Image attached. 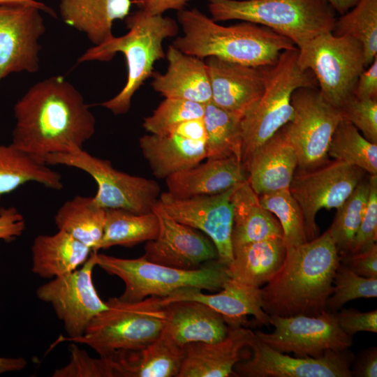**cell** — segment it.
<instances>
[{
  "label": "cell",
  "instance_id": "cell-49",
  "mask_svg": "<svg viewBox=\"0 0 377 377\" xmlns=\"http://www.w3.org/2000/svg\"><path fill=\"white\" fill-rule=\"evenodd\" d=\"M350 367L351 376L376 377L377 376V348L372 346L360 351L353 361Z\"/></svg>",
  "mask_w": 377,
  "mask_h": 377
},
{
  "label": "cell",
  "instance_id": "cell-26",
  "mask_svg": "<svg viewBox=\"0 0 377 377\" xmlns=\"http://www.w3.org/2000/svg\"><path fill=\"white\" fill-rule=\"evenodd\" d=\"M184 353V347L163 332L145 346L119 350L108 357L114 377H177Z\"/></svg>",
  "mask_w": 377,
  "mask_h": 377
},
{
  "label": "cell",
  "instance_id": "cell-30",
  "mask_svg": "<svg viewBox=\"0 0 377 377\" xmlns=\"http://www.w3.org/2000/svg\"><path fill=\"white\" fill-rule=\"evenodd\" d=\"M91 249L67 232L39 235L31 246L32 272L52 279L71 273L89 258Z\"/></svg>",
  "mask_w": 377,
  "mask_h": 377
},
{
  "label": "cell",
  "instance_id": "cell-25",
  "mask_svg": "<svg viewBox=\"0 0 377 377\" xmlns=\"http://www.w3.org/2000/svg\"><path fill=\"white\" fill-rule=\"evenodd\" d=\"M164 310L163 332L182 347L195 342H217L228 333V325L223 316L203 303L176 301L165 304Z\"/></svg>",
  "mask_w": 377,
  "mask_h": 377
},
{
  "label": "cell",
  "instance_id": "cell-29",
  "mask_svg": "<svg viewBox=\"0 0 377 377\" xmlns=\"http://www.w3.org/2000/svg\"><path fill=\"white\" fill-rule=\"evenodd\" d=\"M139 145L153 175L158 179L191 168L206 158L205 142L173 133L145 135Z\"/></svg>",
  "mask_w": 377,
  "mask_h": 377
},
{
  "label": "cell",
  "instance_id": "cell-38",
  "mask_svg": "<svg viewBox=\"0 0 377 377\" xmlns=\"http://www.w3.org/2000/svg\"><path fill=\"white\" fill-rule=\"evenodd\" d=\"M369 193V179L364 178L345 202L337 209L327 229L339 256L349 253L352 242L364 214Z\"/></svg>",
  "mask_w": 377,
  "mask_h": 377
},
{
  "label": "cell",
  "instance_id": "cell-23",
  "mask_svg": "<svg viewBox=\"0 0 377 377\" xmlns=\"http://www.w3.org/2000/svg\"><path fill=\"white\" fill-rule=\"evenodd\" d=\"M207 159L204 163L166 177L168 192L178 198L210 195L226 191L247 179L242 162L236 157Z\"/></svg>",
  "mask_w": 377,
  "mask_h": 377
},
{
  "label": "cell",
  "instance_id": "cell-8",
  "mask_svg": "<svg viewBox=\"0 0 377 377\" xmlns=\"http://www.w3.org/2000/svg\"><path fill=\"white\" fill-rule=\"evenodd\" d=\"M96 265L117 276L125 288L118 297L125 302H139L148 297H165L186 287L219 291L230 278L228 266L218 259L194 269H179L147 260L143 256L133 259L96 253Z\"/></svg>",
  "mask_w": 377,
  "mask_h": 377
},
{
  "label": "cell",
  "instance_id": "cell-51",
  "mask_svg": "<svg viewBox=\"0 0 377 377\" xmlns=\"http://www.w3.org/2000/svg\"><path fill=\"white\" fill-rule=\"evenodd\" d=\"M171 133L193 140L204 142L206 140V131L203 117L184 121L175 126L168 133Z\"/></svg>",
  "mask_w": 377,
  "mask_h": 377
},
{
  "label": "cell",
  "instance_id": "cell-15",
  "mask_svg": "<svg viewBox=\"0 0 377 377\" xmlns=\"http://www.w3.org/2000/svg\"><path fill=\"white\" fill-rule=\"evenodd\" d=\"M248 358L235 364L237 377H350L354 356L348 349L328 350L320 357H291L279 352L253 334Z\"/></svg>",
  "mask_w": 377,
  "mask_h": 377
},
{
  "label": "cell",
  "instance_id": "cell-3",
  "mask_svg": "<svg viewBox=\"0 0 377 377\" xmlns=\"http://www.w3.org/2000/svg\"><path fill=\"white\" fill-rule=\"evenodd\" d=\"M177 17L184 34L172 45L202 59L214 57L249 66H274L282 52L297 48L268 27L249 22L222 26L196 8L177 11Z\"/></svg>",
  "mask_w": 377,
  "mask_h": 377
},
{
  "label": "cell",
  "instance_id": "cell-9",
  "mask_svg": "<svg viewBox=\"0 0 377 377\" xmlns=\"http://www.w3.org/2000/svg\"><path fill=\"white\" fill-rule=\"evenodd\" d=\"M297 64L301 69L312 71L324 98L337 108L353 96L358 77L366 68L362 43L332 31L298 49Z\"/></svg>",
  "mask_w": 377,
  "mask_h": 377
},
{
  "label": "cell",
  "instance_id": "cell-47",
  "mask_svg": "<svg viewBox=\"0 0 377 377\" xmlns=\"http://www.w3.org/2000/svg\"><path fill=\"white\" fill-rule=\"evenodd\" d=\"M26 228L23 215L15 207L0 208V239L6 242L20 237Z\"/></svg>",
  "mask_w": 377,
  "mask_h": 377
},
{
  "label": "cell",
  "instance_id": "cell-5",
  "mask_svg": "<svg viewBox=\"0 0 377 377\" xmlns=\"http://www.w3.org/2000/svg\"><path fill=\"white\" fill-rule=\"evenodd\" d=\"M215 22L240 20L269 28L297 49L332 31L336 12L325 0H207Z\"/></svg>",
  "mask_w": 377,
  "mask_h": 377
},
{
  "label": "cell",
  "instance_id": "cell-24",
  "mask_svg": "<svg viewBox=\"0 0 377 377\" xmlns=\"http://www.w3.org/2000/svg\"><path fill=\"white\" fill-rule=\"evenodd\" d=\"M165 73H154L153 89L165 98L186 100L205 105L212 101L207 64L200 58L186 54L174 45L168 47Z\"/></svg>",
  "mask_w": 377,
  "mask_h": 377
},
{
  "label": "cell",
  "instance_id": "cell-44",
  "mask_svg": "<svg viewBox=\"0 0 377 377\" xmlns=\"http://www.w3.org/2000/svg\"><path fill=\"white\" fill-rule=\"evenodd\" d=\"M369 193L360 224L348 253L369 249L377 239V175H369Z\"/></svg>",
  "mask_w": 377,
  "mask_h": 377
},
{
  "label": "cell",
  "instance_id": "cell-13",
  "mask_svg": "<svg viewBox=\"0 0 377 377\" xmlns=\"http://www.w3.org/2000/svg\"><path fill=\"white\" fill-rule=\"evenodd\" d=\"M97 252L91 251L78 269L50 279L36 289L38 298L50 304L63 323L66 338L82 336L93 318L108 308L93 281Z\"/></svg>",
  "mask_w": 377,
  "mask_h": 377
},
{
  "label": "cell",
  "instance_id": "cell-4",
  "mask_svg": "<svg viewBox=\"0 0 377 377\" xmlns=\"http://www.w3.org/2000/svg\"><path fill=\"white\" fill-rule=\"evenodd\" d=\"M128 32L112 36L98 45L88 49L77 64L89 61H108L117 52L124 54L127 65L126 84L115 96L100 103L114 115L126 113L131 99L144 82L154 74L156 61L165 57L163 43L178 34L177 22L163 15H150L139 9L125 18Z\"/></svg>",
  "mask_w": 377,
  "mask_h": 377
},
{
  "label": "cell",
  "instance_id": "cell-19",
  "mask_svg": "<svg viewBox=\"0 0 377 377\" xmlns=\"http://www.w3.org/2000/svg\"><path fill=\"white\" fill-rule=\"evenodd\" d=\"M212 89V102L242 118L261 97L267 66H249L207 57L205 62Z\"/></svg>",
  "mask_w": 377,
  "mask_h": 377
},
{
  "label": "cell",
  "instance_id": "cell-33",
  "mask_svg": "<svg viewBox=\"0 0 377 377\" xmlns=\"http://www.w3.org/2000/svg\"><path fill=\"white\" fill-rule=\"evenodd\" d=\"M106 209L94 197L75 195L57 211L54 223L63 230L94 251L102 238Z\"/></svg>",
  "mask_w": 377,
  "mask_h": 377
},
{
  "label": "cell",
  "instance_id": "cell-2",
  "mask_svg": "<svg viewBox=\"0 0 377 377\" xmlns=\"http://www.w3.org/2000/svg\"><path fill=\"white\" fill-rule=\"evenodd\" d=\"M339 255L327 230L306 242L286 247L285 258L260 288V304L268 315L317 316L327 311Z\"/></svg>",
  "mask_w": 377,
  "mask_h": 377
},
{
  "label": "cell",
  "instance_id": "cell-48",
  "mask_svg": "<svg viewBox=\"0 0 377 377\" xmlns=\"http://www.w3.org/2000/svg\"><path fill=\"white\" fill-rule=\"evenodd\" d=\"M353 96L359 99L377 98V56L360 75Z\"/></svg>",
  "mask_w": 377,
  "mask_h": 377
},
{
  "label": "cell",
  "instance_id": "cell-40",
  "mask_svg": "<svg viewBox=\"0 0 377 377\" xmlns=\"http://www.w3.org/2000/svg\"><path fill=\"white\" fill-rule=\"evenodd\" d=\"M205 105L186 100L165 98L145 117L143 128L151 134L166 135L179 124L192 119L203 117Z\"/></svg>",
  "mask_w": 377,
  "mask_h": 377
},
{
  "label": "cell",
  "instance_id": "cell-1",
  "mask_svg": "<svg viewBox=\"0 0 377 377\" xmlns=\"http://www.w3.org/2000/svg\"><path fill=\"white\" fill-rule=\"evenodd\" d=\"M13 111L11 144L43 164L49 154L83 148L95 133V117L82 95L61 75L34 84Z\"/></svg>",
  "mask_w": 377,
  "mask_h": 377
},
{
  "label": "cell",
  "instance_id": "cell-46",
  "mask_svg": "<svg viewBox=\"0 0 377 377\" xmlns=\"http://www.w3.org/2000/svg\"><path fill=\"white\" fill-rule=\"evenodd\" d=\"M339 263L360 276L377 278V245L364 251L339 256Z\"/></svg>",
  "mask_w": 377,
  "mask_h": 377
},
{
  "label": "cell",
  "instance_id": "cell-11",
  "mask_svg": "<svg viewBox=\"0 0 377 377\" xmlns=\"http://www.w3.org/2000/svg\"><path fill=\"white\" fill-rule=\"evenodd\" d=\"M293 117L282 130L293 146L300 170L326 163L333 133L343 119L341 111L327 101L317 87H301L291 97Z\"/></svg>",
  "mask_w": 377,
  "mask_h": 377
},
{
  "label": "cell",
  "instance_id": "cell-52",
  "mask_svg": "<svg viewBox=\"0 0 377 377\" xmlns=\"http://www.w3.org/2000/svg\"><path fill=\"white\" fill-rule=\"evenodd\" d=\"M27 361L23 357H1L0 374L10 371H17L24 369Z\"/></svg>",
  "mask_w": 377,
  "mask_h": 377
},
{
  "label": "cell",
  "instance_id": "cell-16",
  "mask_svg": "<svg viewBox=\"0 0 377 377\" xmlns=\"http://www.w3.org/2000/svg\"><path fill=\"white\" fill-rule=\"evenodd\" d=\"M235 186L217 194L188 198L162 193L154 209L205 233L214 244L218 260L228 266L233 259L231 195Z\"/></svg>",
  "mask_w": 377,
  "mask_h": 377
},
{
  "label": "cell",
  "instance_id": "cell-18",
  "mask_svg": "<svg viewBox=\"0 0 377 377\" xmlns=\"http://www.w3.org/2000/svg\"><path fill=\"white\" fill-rule=\"evenodd\" d=\"M159 221L156 239L147 241L143 256L149 261L179 269H194L218 259L211 239L198 230L181 223L153 209Z\"/></svg>",
  "mask_w": 377,
  "mask_h": 377
},
{
  "label": "cell",
  "instance_id": "cell-43",
  "mask_svg": "<svg viewBox=\"0 0 377 377\" xmlns=\"http://www.w3.org/2000/svg\"><path fill=\"white\" fill-rule=\"evenodd\" d=\"M339 109L343 119L360 131L367 140L377 144V98L359 99L352 96Z\"/></svg>",
  "mask_w": 377,
  "mask_h": 377
},
{
  "label": "cell",
  "instance_id": "cell-6",
  "mask_svg": "<svg viewBox=\"0 0 377 377\" xmlns=\"http://www.w3.org/2000/svg\"><path fill=\"white\" fill-rule=\"evenodd\" d=\"M161 297L151 296L139 302L110 297L108 308L93 318L84 333L75 338L59 336L51 348L62 341L84 344L99 357L110 356L119 350L136 349L156 340L165 323Z\"/></svg>",
  "mask_w": 377,
  "mask_h": 377
},
{
  "label": "cell",
  "instance_id": "cell-12",
  "mask_svg": "<svg viewBox=\"0 0 377 377\" xmlns=\"http://www.w3.org/2000/svg\"><path fill=\"white\" fill-rule=\"evenodd\" d=\"M269 323L274 332L257 330L256 337L279 352L293 353L296 357L317 358L328 350H344L353 344V337L341 330L334 311L312 316L269 315Z\"/></svg>",
  "mask_w": 377,
  "mask_h": 377
},
{
  "label": "cell",
  "instance_id": "cell-27",
  "mask_svg": "<svg viewBox=\"0 0 377 377\" xmlns=\"http://www.w3.org/2000/svg\"><path fill=\"white\" fill-rule=\"evenodd\" d=\"M231 203L232 251L250 242L283 238V230L278 219L262 206L258 195L247 179L235 186L231 195Z\"/></svg>",
  "mask_w": 377,
  "mask_h": 377
},
{
  "label": "cell",
  "instance_id": "cell-10",
  "mask_svg": "<svg viewBox=\"0 0 377 377\" xmlns=\"http://www.w3.org/2000/svg\"><path fill=\"white\" fill-rule=\"evenodd\" d=\"M43 163L73 167L89 174L98 186L94 199L105 209L148 213L153 211L161 194L160 186L154 180L119 171L110 161L94 156L83 148L49 154Z\"/></svg>",
  "mask_w": 377,
  "mask_h": 377
},
{
  "label": "cell",
  "instance_id": "cell-50",
  "mask_svg": "<svg viewBox=\"0 0 377 377\" xmlns=\"http://www.w3.org/2000/svg\"><path fill=\"white\" fill-rule=\"evenodd\" d=\"M188 0H133L140 9L150 15H163L165 11L185 9Z\"/></svg>",
  "mask_w": 377,
  "mask_h": 377
},
{
  "label": "cell",
  "instance_id": "cell-32",
  "mask_svg": "<svg viewBox=\"0 0 377 377\" xmlns=\"http://www.w3.org/2000/svg\"><path fill=\"white\" fill-rule=\"evenodd\" d=\"M30 182L54 190H61L64 186L61 175L47 165L38 162L11 143H0V195Z\"/></svg>",
  "mask_w": 377,
  "mask_h": 377
},
{
  "label": "cell",
  "instance_id": "cell-20",
  "mask_svg": "<svg viewBox=\"0 0 377 377\" xmlns=\"http://www.w3.org/2000/svg\"><path fill=\"white\" fill-rule=\"evenodd\" d=\"M253 334L242 326H228L226 337L219 341L186 344L177 377L236 376L234 366L249 357L244 351Z\"/></svg>",
  "mask_w": 377,
  "mask_h": 377
},
{
  "label": "cell",
  "instance_id": "cell-35",
  "mask_svg": "<svg viewBox=\"0 0 377 377\" xmlns=\"http://www.w3.org/2000/svg\"><path fill=\"white\" fill-rule=\"evenodd\" d=\"M206 158L234 156L241 161L242 117L213 102L205 105Z\"/></svg>",
  "mask_w": 377,
  "mask_h": 377
},
{
  "label": "cell",
  "instance_id": "cell-28",
  "mask_svg": "<svg viewBox=\"0 0 377 377\" xmlns=\"http://www.w3.org/2000/svg\"><path fill=\"white\" fill-rule=\"evenodd\" d=\"M132 3L133 0H61L59 11L66 24L98 45L113 36L114 21L125 19Z\"/></svg>",
  "mask_w": 377,
  "mask_h": 377
},
{
  "label": "cell",
  "instance_id": "cell-31",
  "mask_svg": "<svg viewBox=\"0 0 377 377\" xmlns=\"http://www.w3.org/2000/svg\"><path fill=\"white\" fill-rule=\"evenodd\" d=\"M228 266L230 278L249 286L260 288L281 265L286 253L283 238L246 244L232 251Z\"/></svg>",
  "mask_w": 377,
  "mask_h": 377
},
{
  "label": "cell",
  "instance_id": "cell-22",
  "mask_svg": "<svg viewBox=\"0 0 377 377\" xmlns=\"http://www.w3.org/2000/svg\"><path fill=\"white\" fill-rule=\"evenodd\" d=\"M298 161L282 128L258 147L243 168L247 180L259 195L289 188Z\"/></svg>",
  "mask_w": 377,
  "mask_h": 377
},
{
  "label": "cell",
  "instance_id": "cell-45",
  "mask_svg": "<svg viewBox=\"0 0 377 377\" xmlns=\"http://www.w3.org/2000/svg\"><path fill=\"white\" fill-rule=\"evenodd\" d=\"M335 313L341 330L351 337L359 332H377L376 309L361 312L355 309H343Z\"/></svg>",
  "mask_w": 377,
  "mask_h": 377
},
{
  "label": "cell",
  "instance_id": "cell-41",
  "mask_svg": "<svg viewBox=\"0 0 377 377\" xmlns=\"http://www.w3.org/2000/svg\"><path fill=\"white\" fill-rule=\"evenodd\" d=\"M333 290L327 300V310L337 311L348 302L377 297V278L360 276L340 264L333 279Z\"/></svg>",
  "mask_w": 377,
  "mask_h": 377
},
{
  "label": "cell",
  "instance_id": "cell-21",
  "mask_svg": "<svg viewBox=\"0 0 377 377\" xmlns=\"http://www.w3.org/2000/svg\"><path fill=\"white\" fill-rule=\"evenodd\" d=\"M182 300L197 301L209 306L223 316L228 326L245 325L248 315L253 316L260 325H270L269 315L261 306L260 288L249 286L231 278L216 294H205L199 288L186 287L161 297V302L165 306Z\"/></svg>",
  "mask_w": 377,
  "mask_h": 377
},
{
  "label": "cell",
  "instance_id": "cell-54",
  "mask_svg": "<svg viewBox=\"0 0 377 377\" xmlns=\"http://www.w3.org/2000/svg\"><path fill=\"white\" fill-rule=\"evenodd\" d=\"M0 4H24L38 7L42 11L55 16L54 12L44 3L36 0H0Z\"/></svg>",
  "mask_w": 377,
  "mask_h": 377
},
{
  "label": "cell",
  "instance_id": "cell-42",
  "mask_svg": "<svg viewBox=\"0 0 377 377\" xmlns=\"http://www.w3.org/2000/svg\"><path fill=\"white\" fill-rule=\"evenodd\" d=\"M69 362L58 368L53 377H114L110 359L103 357H91L84 350L71 342L68 347Z\"/></svg>",
  "mask_w": 377,
  "mask_h": 377
},
{
  "label": "cell",
  "instance_id": "cell-7",
  "mask_svg": "<svg viewBox=\"0 0 377 377\" xmlns=\"http://www.w3.org/2000/svg\"><path fill=\"white\" fill-rule=\"evenodd\" d=\"M297 56V48L285 50L276 63L268 67L261 97L242 118V165L258 147L292 120L291 97L294 91L318 86L312 71L300 68Z\"/></svg>",
  "mask_w": 377,
  "mask_h": 377
},
{
  "label": "cell",
  "instance_id": "cell-36",
  "mask_svg": "<svg viewBox=\"0 0 377 377\" xmlns=\"http://www.w3.org/2000/svg\"><path fill=\"white\" fill-rule=\"evenodd\" d=\"M336 161L358 167L369 175H377V144L367 140L349 121L337 125L328 149Z\"/></svg>",
  "mask_w": 377,
  "mask_h": 377
},
{
  "label": "cell",
  "instance_id": "cell-14",
  "mask_svg": "<svg viewBox=\"0 0 377 377\" xmlns=\"http://www.w3.org/2000/svg\"><path fill=\"white\" fill-rule=\"evenodd\" d=\"M361 168L334 161L311 170L295 171L289 191L300 205L308 241L316 238V216L323 209H338L364 179Z\"/></svg>",
  "mask_w": 377,
  "mask_h": 377
},
{
  "label": "cell",
  "instance_id": "cell-39",
  "mask_svg": "<svg viewBox=\"0 0 377 377\" xmlns=\"http://www.w3.org/2000/svg\"><path fill=\"white\" fill-rule=\"evenodd\" d=\"M263 207L274 214L282 230L286 247L308 241L302 209L288 188L258 195Z\"/></svg>",
  "mask_w": 377,
  "mask_h": 377
},
{
  "label": "cell",
  "instance_id": "cell-17",
  "mask_svg": "<svg viewBox=\"0 0 377 377\" xmlns=\"http://www.w3.org/2000/svg\"><path fill=\"white\" fill-rule=\"evenodd\" d=\"M42 10L24 4H0V81L12 73L39 69V39L45 31Z\"/></svg>",
  "mask_w": 377,
  "mask_h": 377
},
{
  "label": "cell",
  "instance_id": "cell-34",
  "mask_svg": "<svg viewBox=\"0 0 377 377\" xmlns=\"http://www.w3.org/2000/svg\"><path fill=\"white\" fill-rule=\"evenodd\" d=\"M158 231V218L154 210L135 214L121 209H106L102 238L91 251L114 246L131 247L156 239Z\"/></svg>",
  "mask_w": 377,
  "mask_h": 377
},
{
  "label": "cell",
  "instance_id": "cell-37",
  "mask_svg": "<svg viewBox=\"0 0 377 377\" xmlns=\"http://www.w3.org/2000/svg\"><path fill=\"white\" fill-rule=\"evenodd\" d=\"M332 32L334 36L346 35L360 41L367 68L377 56V0H359L336 19Z\"/></svg>",
  "mask_w": 377,
  "mask_h": 377
},
{
  "label": "cell",
  "instance_id": "cell-53",
  "mask_svg": "<svg viewBox=\"0 0 377 377\" xmlns=\"http://www.w3.org/2000/svg\"><path fill=\"white\" fill-rule=\"evenodd\" d=\"M336 13L343 15L351 9L359 0H325Z\"/></svg>",
  "mask_w": 377,
  "mask_h": 377
}]
</instances>
